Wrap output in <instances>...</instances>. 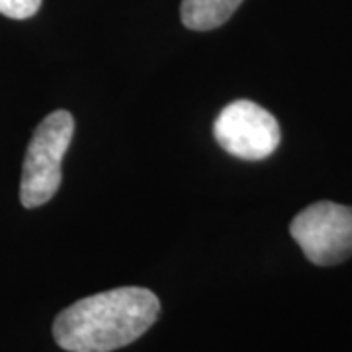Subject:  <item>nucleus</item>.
<instances>
[{
	"mask_svg": "<svg viewBox=\"0 0 352 352\" xmlns=\"http://www.w3.org/2000/svg\"><path fill=\"white\" fill-rule=\"evenodd\" d=\"M161 311L151 289L127 286L88 296L55 317L53 337L67 352H112L149 331Z\"/></svg>",
	"mask_w": 352,
	"mask_h": 352,
	"instance_id": "obj_1",
	"label": "nucleus"
},
{
	"mask_svg": "<svg viewBox=\"0 0 352 352\" xmlns=\"http://www.w3.org/2000/svg\"><path fill=\"white\" fill-rule=\"evenodd\" d=\"M75 133V120L67 110L51 112L34 131L24 157L20 201L24 208H39L61 186V163Z\"/></svg>",
	"mask_w": 352,
	"mask_h": 352,
	"instance_id": "obj_2",
	"label": "nucleus"
},
{
	"mask_svg": "<svg viewBox=\"0 0 352 352\" xmlns=\"http://www.w3.org/2000/svg\"><path fill=\"white\" fill-rule=\"evenodd\" d=\"M289 233L309 263L335 266L352 256V206L317 201L289 223Z\"/></svg>",
	"mask_w": 352,
	"mask_h": 352,
	"instance_id": "obj_3",
	"label": "nucleus"
},
{
	"mask_svg": "<svg viewBox=\"0 0 352 352\" xmlns=\"http://www.w3.org/2000/svg\"><path fill=\"white\" fill-rule=\"evenodd\" d=\"M214 135L221 149L243 161H263L280 145L276 118L251 100L231 102L217 113Z\"/></svg>",
	"mask_w": 352,
	"mask_h": 352,
	"instance_id": "obj_4",
	"label": "nucleus"
},
{
	"mask_svg": "<svg viewBox=\"0 0 352 352\" xmlns=\"http://www.w3.org/2000/svg\"><path fill=\"white\" fill-rule=\"evenodd\" d=\"M243 0H182L180 18L188 30L208 32L226 24Z\"/></svg>",
	"mask_w": 352,
	"mask_h": 352,
	"instance_id": "obj_5",
	"label": "nucleus"
},
{
	"mask_svg": "<svg viewBox=\"0 0 352 352\" xmlns=\"http://www.w3.org/2000/svg\"><path fill=\"white\" fill-rule=\"evenodd\" d=\"M39 6L41 0H0V14L14 20H25L38 12Z\"/></svg>",
	"mask_w": 352,
	"mask_h": 352,
	"instance_id": "obj_6",
	"label": "nucleus"
}]
</instances>
